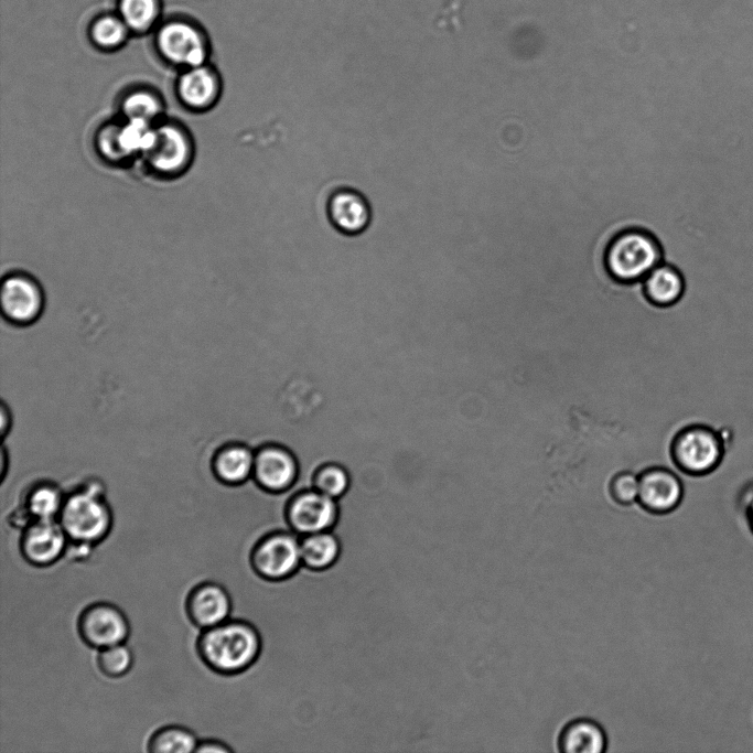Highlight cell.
<instances>
[{"mask_svg":"<svg viewBox=\"0 0 753 753\" xmlns=\"http://www.w3.org/2000/svg\"><path fill=\"white\" fill-rule=\"evenodd\" d=\"M262 648L259 630L251 622L234 617L202 630L196 652L214 673L225 677L244 674L258 660Z\"/></svg>","mask_w":753,"mask_h":753,"instance_id":"1","label":"cell"},{"mask_svg":"<svg viewBox=\"0 0 753 753\" xmlns=\"http://www.w3.org/2000/svg\"><path fill=\"white\" fill-rule=\"evenodd\" d=\"M57 520L72 545L93 548L101 542L114 524L103 483L89 476L72 484L65 492Z\"/></svg>","mask_w":753,"mask_h":753,"instance_id":"2","label":"cell"},{"mask_svg":"<svg viewBox=\"0 0 753 753\" xmlns=\"http://www.w3.org/2000/svg\"><path fill=\"white\" fill-rule=\"evenodd\" d=\"M725 440L712 426L695 420L675 433L670 454L674 471L702 478L713 473L725 455Z\"/></svg>","mask_w":753,"mask_h":753,"instance_id":"3","label":"cell"},{"mask_svg":"<svg viewBox=\"0 0 753 753\" xmlns=\"http://www.w3.org/2000/svg\"><path fill=\"white\" fill-rule=\"evenodd\" d=\"M663 261V249L654 236L643 229H626L614 236L604 255L607 275L621 283L642 281Z\"/></svg>","mask_w":753,"mask_h":753,"instance_id":"4","label":"cell"},{"mask_svg":"<svg viewBox=\"0 0 753 753\" xmlns=\"http://www.w3.org/2000/svg\"><path fill=\"white\" fill-rule=\"evenodd\" d=\"M301 536L290 529H279L261 537L250 553V564L262 579L281 581L294 575L302 567Z\"/></svg>","mask_w":753,"mask_h":753,"instance_id":"5","label":"cell"},{"mask_svg":"<svg viewBox=\"0 0 753 753\" xmlns=\"http://www.w3.org/2000/svg\"><path fill=\"white\" fill-rule=\"evenodd\" d=\"M189 132L173 122L157 123L154 140L143 159L161 176H176L189 168L194 153Z\"/></svg>","mask_w":753,"mask_h":753,"instance_id":"6","label":"cell"},{"mask_svg":"<svg viewBox=\"0 0 753 753\" xmlns=\"http://www.w3.org/2000/svg\"><path fill=\"white\" fill-rule=\"evenodd\" d=\"M1 316L15 324H31L43 313L45 291L31 275L10 272L2 278Z\"/></svg>","mask_w":753,"mask_h":753,"instance_id":"7","label":"cell"},{"mask_svg":"<svg viewBox=\"0 0 753 753\" xmlns=\"http://www.w3.org/2000/svg\"><path fill=\"white\" fill-rule=\"evenodd\" d=\"M338 502L315 488L297 492L289 501L286 518L299 536L333 530L338 519Z\"/></svg>","mask_w":753,"mask_h":753,"instance_id":"8","label":"cell"},{"mask_svg":"<svg viewBox=\"0 0 753 753\" xmlns=\"http://www.w3.org/2000/svg\"><path fill=\"white\" fill-rule=\"evenodd\" d=\"M77 631L87 646L99 650L125 643L130 625L120 607L109 602H96L79 614Z\"/></svg>","mask_w":753,"mask_h":753,"instance_id":"9","label":"cell"},{"mask_svg":"<svg viewBox=\"0 0 753 753\" xmlns=\"http://www.w3.org/2000/svg\"><path fill=\"white\" fill-rule=\"evenodd\" d=\"M637 502L653 515H667L682 503L685 484L678 472L666 466H654L639 475Z\"/></svg>","mask_w":753,"mask_h":753,"instance_id":"10","label":"cell"},{"mask_svg":"<svg viewBox=\"0 0 753 753\" xmlns=\"http://www.w3.org/2000/svg\"><path fill=\"white\" fill-rule=\"evenodd\" d=\"M300 465L295 454L279 443H265L256 449L252 478L262 488L281 493L298 481Z\"/></svg>","mask_w":753,"mask_h":753,"instance_id":"11","label":"cell"},{"mask_svg":"<svg viewBox=\"0 0 753 753\" xmlns=\"http://www.w3.org/2000/svg\"><path fill=\"white\" fill-rule=\"evenodd\" d=\"M68 538L57 519L31 520L20 537V552L35 567H49L65 553Z\"/></svg>","mask_w":753,"mask_h":753,"instance_id":"12","label":"cell"},{"mask_svg":"<svg viewBox=\"0 0 753 753\" xmlns=\"http://www.w3.org/2000/svg\"><path fill=\"white\" fill-rule=\"evenodd\" d=\"M185 612L192 624L206 630L233 616L234 599L225 585L214 581L202 582L189 592Z\"/></svg>","mask_w":753,"mask_h":753,"instance_id":"13","label":"cell"},{"mask_svg":"<svg viewBox=\"0 0 753 753\" xmlns=\"http://www.w3.org/2000/svg\"><path fill=\"white\" fill-rule=\"evenodd\" d=\"M325 207L330 224L343 235L357 236L372 223V206L367 197L356 189L341 186L333 190Z\"/></svg>","mask_w":753,"mask_h":753,"instance_id":"14","label":"cell"},{"mask_svg":"<svg viewBox=\"0 0 753 753\" xmlns=\"http://www.w3.org/2000/svg\"><path fill=\"white\" fill-rule=\"evenodd\" d=\"M176 95L185 108L205 111L218 101L220 82L214 72L203 65L191 67L179 78Z\"/></svg>","mask_w":753,"mask_h":753,"instance_id":"15","label":"cell"},{"mask_svg":"<svg viewBox=\"0 0 753 753\" xmlns=\"http://www.w3.org/2000/svg\"><path fill=\"white\" fill-rule=\"evenodd\" d=\"M159 47L170 62L189 68L203 65L206 55L196 31L183 23L165 25L159 35Z\"/></svg>","mask_w":753,"mask_h":753,"instance_id":"16","label":"cell"},{"mask_svg":"<svg viewBox=\"0 0 753 753\" xmlns=\"http://www.w3.org/2000/svg\"><path fill=\"white\" fill-rule=\"evenodd\" d=\"M255 453L256 450L247 443H225L214 454L213 471L226 484H243L252 477Z\"/></svg>","mask_w":753,"mask_h":753,"instance_id":"17","label":"cell"},{"mask_svg":"<svg viewBox=\"0 0 753 753\" xmlns=\"http://www.w3.org/2000/svg\"><path fill=\"white\" fill-rule=\"evenodd\" d=\"M646 299L658 306H670L685 297L687 283L681 271L669 263H659L643 280Z\"/></svg>","mask_w":753,"mask_h":753,"instance_id":"18","label":"cell"},{"mask_svg":"<svg viewBox=\"0 0 753 753\" xmlns=\"http://www.w3.org/2000/svg\"><path fill=\"white\" fill-rule=\"evenodd\" d=\"M21 516L30 520L57 519L64 504L65 494L54 483L39 482L19 490Z\"/></svg>","mask_w":753,"mask_h":753,"instance_id":"19","label":"cell"},{"mask_svg":"<svg viewBox=\"0 0 753 753\" xmlns=\"http://www.w3.org/2000/svg\"><path fill=\"white\" fill-rule=\"evenodd\" d=\"M606 746L607 739L603 728L587 718L569 722L558 739L559 751L563 753H602Z\"/></svg>","mask_w":753,"mask_h":753,"instance_id":"20","label":"cell"},{"mask_svg":"<svg viewBox=\"0 0 753 753\" xmlns=\"http://www.w3.org/2000/svg\"><path fill=\"white\" fill-rule=\"evenodd\" d=\"M301 561L304 568L323 571L332 568L341 557L342 544L333 530L301 536Z\"/></svg>","mask_w":753,"mask_h":753,"instance_id":"21","label":"cell"},{"mask_svg":"<svg viewBox=\"0 0 753 753\" xmlns=\"http://www.w3.org/2000/svg\"><path fill=\"white\" fill-rule=\"evenodd\" d=\"M157 123L138 119H123L117 123V139L125 158L141 155L150 149Z\"/></svg>","mask_w":753,"mask_h":753,"instance_id":"22","label":"cell"},{"mask_svg":"<svg viewBox=\"0 0 753 753\" xmlns=\"http://www.w3.org/2000/svg\"><path fill=\"white\" fill-rule=\"evenodd\" d=\"M195 733L182 725H165L153 732L147 743L151 753H191L197 745Z\"/></svg>","mask_w":753,"mask_h":753,"instance_id":"23","label":"cell"},{"mask_svg":"<svg viewBox=\"0 0 753 753\" xmlns=\"http://www.w3.org/2000/svg\"><path fill=\"white\" fill-rule=\"evenodd\" d=\"M120 111L123 119L157 123L163 112V103L157 94L148 89H136L121 99Z\"/></svg>","mask_w":753,"mask_h":753,"instance_id":"24","label":"cell"},{"mask_svg":"<svg viewBox=\"0 0 753 753\" xmlns=\"http://www.w3.org/2000/svg\"><path fill=\"white\" fill-rule=\"evenodd\" d=\"M351 483L352 476L347 467L334 461L322 464L313 477V488L334 499L343 497Z\"/></svg>","mask_w":753,"mask_h":753,"instance_id":"25","label":"cell"},{"mask_svg":"<svg viewBox=\"0 0 753 753\" xmlns=\"http://www.w3.org/2000/svg\"><path fill=\"white\" fill-rule=\"evenodd\" d=\"M98 669L107 677L118 678L126 675L132 667L133 654L125 644H117L98 650Z\"/></svg>","mask_w":753,"mask_h":753,"instance_id":"26","label":"cell"},{"mask_svg":"<svg viewBox=\"0 0 753 753\" xmlns=\"http://www.w3.org/2000/svg\"><path fill=\"white\" fill-rule=\"evenodd\" d=\"M610 493L615 503L628 506L638 499L639 476L632 471L616 473L610 482Z\"/></svg>","mask_w":753,"mask_h":753,"instance_id":"27","label":"cell"},{"mask_svg":"<svg viewBox=\"0 0 753 753\" xmlns=\"http://www.w3.org/2000/svg\"><path fill=\"white\" fill-rule=\"evenodd\" d=\"M121 13L128 25L143 29L154 18L155 2L154 0H122Z\"/></svg>","mask_w":753,"mask_h":753,"instance_id":"28","label":"cell"},{"mask_svg":"<svg viewBox=\"0 0 753 753\" xmlns=\"http://www.w3.org/2000/svg\"><path fill=\"white\" fill-rule=\"evenodd\" d=\"M97 150L107 161L126 160L117 139V123H107L96 137Z\"/></svg>","mask_w":753,"mask_h":753,"instance_id":"29","label":"cell"},{"mask_svg":"<svg viewBox=\"0 0 753 753\" xmlns=\"http://www.w3.org/2000/svg\"><path fill=\"white\" fill-rule=\"evenodd\" d=\"M95 41L103 46H112L121 42L125 26L114 18L100 19L93 29Z\"/></svg>","mask_w":753,"mask_h":753,"instance_id":"30","label":"cell"},{"mask_svg":"<svg viewBox=\"0 0 753 753\" xmlns=\"http://www.w3.org/2000/svg\"><path fill=\"white\" fill-rule=\"evenodd\" d=\"M195 753H228L235 752V749L227 742L219 739H205L197 742Z\"/></svg>","mask_w":753,"mask_h":753,"instance_id":"31","label":"cell"},{"mask_svg":"<svg viewBox=\"0 0 753 753\" xmlns=\"http://www.w3.org/2000/svg\"><path fill=\"white\" fill-rule=\"evenodd\" d=\"M745 509L747 518L753 528V486H751L745 494Z\"/></svg>","mask_w":753,"mask_h":753,"instance_id":"32","label":"cell"}]
</instances>
